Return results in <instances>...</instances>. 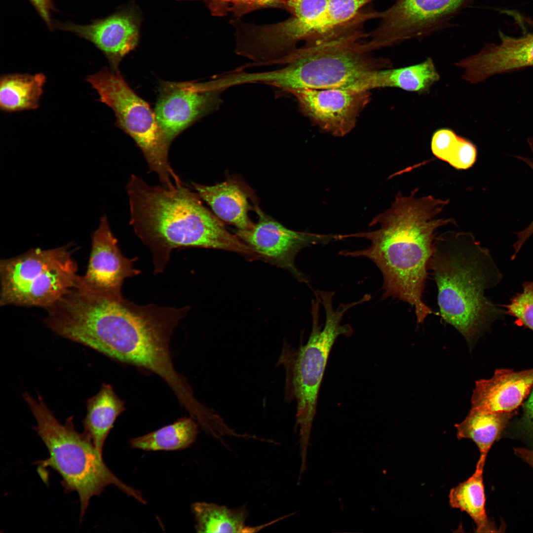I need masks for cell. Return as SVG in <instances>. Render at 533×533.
Wrapping results in <instances>:
<instances>
[{
	"label": "cell",
	"mask_w": 533,
	"mask_h": 533,
	"mask_svg": "<svg viewBox=\"0 0 533 533\" xmlns=\"http://www.w3.org/2000/svg\"><path fill=\"white\" fill-rule=\"evenodd\" d=\"M189 307L138 305L121 293L76 287L60 301L54 319L56 334L115 360L161 377L179 399L192 389L172 361L170 340Z\"/></svg>",
	"instance_id": "cell-1"
},
{
	"label": "cell",
	"mask_w": 533,
	"mask_h": 533,
	"mask_svg": "<svg viewBox=\"0 0 533 533\" xmlns=\"http://www.w3.org/2000/svg\"><path fill=\"white\" fill-rule=\"evenodd\" d=\"M418 189L410 195L398 193L390 207L379 214L370 226L379 228L369 232L341 234L365 238L371 242L368 248L342 251L341 255L366 257L373 262L383 276V298L392 297L406 302L415 309L417 322L422 324L433 313L425 303L423 293L432 255L436 230L453 219H437L449 199L431 195L418 198Z\"/></svg>",
	"instance_id": "cell-2"
},
{
	"label": "cell",
	"mask_w": 533,
	"mask_h": 533,
	"mask_svg": "<svg viewBox=\"0 0 533 533\" xmlns=\"http://www.w3.org/2000/svg\"><path fill=\"white\" fill-rule=\"evenodd\" d=\"M130 223L135 233L150 249L154 273H162L172 251L201 247L224 250L249 261L254 251L204 206L201 199L185 186L168 189L152 186L132 175L126 187Z\"/></svg>",
	"instance_id": "cell-3"
},
{
	"label": "cell",
	"mask_w": 533,
	"mask_h": 533,
	"mask_svg": "<svg viewBox=\"0 0 533 533\" xmlns=\"http://www.w3.org/2000/svg\"><path fill=\"white\" fill-rule=\"evenodd\" d=\"M429 267L437 289L440 315L471 346L506 309L486 296L503 275L490 251L470 232L436 237Z\"/></svg>",
	"instance_id": "cell-4"
},
{
	"label": "cell",
	"mask_w": 533,
	"mask_h": 533,
	"mask_svg": "<svg viewBox=\"0 0 533 533\" xmlns=\"http://www.w3.org/2000/svg\"><path fill=\"white\" fill-rule=\"evenodd\" d=\"M367 19L359 16L312 44L304 45L281 59L280 69L253 73V83H264L289 92L302 89L352 88L371 72L390 68L387 59L375 57L363 31Z\"/></svg>",
	"instance_id": "cell-5"
},
{
	"label": "cell",
	"mask_w": 533,
	"mask_h": 533,
	"mask_svg": "<svg viewBox=\"0 0 533 533\" xmlns=\"http://www.w3.org/2000/svg\"><path fill=\"white\" fill-rule=\"evenodd\" d=\"M312 301V326L307 342L299 347L284 343L276 364L285 371L284 398L296 402V427L299 428L300 445H308L312 422L316 413L318 396L333 346L341 335L350 336L349 324L342 325L344 313L350 308L365 302H356L333 307L332 292L317 293Z\"/></svg>",
	"instance_id": "cell-6"
},
{
	"label": "cell",
	"mask_w": 533,
	"mask_h": 533,
	"mask_svg": "<svg viewBox=\"0 0 533 533\" xmlns=\"http://www.w3.org/2000/svg\"><path fill=\"white\" fill-rule=\"evenodd\" d=\"M37 422L35 429L46 446L48 458L38 462L50 467L62 478L67 493L76 491L79 496L82 519L90 499L101 494L109 485L116 487L138 501H146L138 490L118 479L105 464L101 454L84 433L75 428L73 417L62 424L47 407L41 397L35 399L28 393L23 394Z\"/></svg>",
	"instance_id": "cell-7"
},
{
	"label": "cell",
	"mask_w": 533,
	"mask_h": 533,
	"mask_svg": "<svg viewBox=\"0 0 533 533\" xmlns=\"http://www.w3.org/2000/svg\"><path fill=\"white\" fill-rule=\"evenodd\" d=\"M71 245L32 248L0 262V305L50 307L76 284L78 275Z\"/></svg>",
	"instance_id": "cell-8"
},
{
	"label": "cell",
	"mask_w": 533,
	"mask_h": 533,
	"mask_svg": "<svg viewBox=\"0 0 533 533\" xmlns=\"http://www.w3.org/2000/svg\"><path fill=\"white\" fill-rule=\"evenodd\" d=\"M86 79L98 93L99 101L114 111L116 125L134 140L161 186L172 189L182 185L168 161L170 144L158 125L154 111L130 87L119 70L104 68L87 76Z\"/></svg>",
	"instance_id": "cell-9"
},
{
	"label": "cell",
	"mask_w": 533,
	"mask_h": 533,
	"mask_svg": "<svg viewBox=\"0 0 533 533\" xmlns=\"http://www.w3.org/2000/svg\"><path fill=\"white\" fill-rule=\"evenodd\" d=\"M469 0H395L378 12L379 25L367 34L373 51L428 36L442 28Z\"/></svg>",
	"instance_id": "cell-10"
},
{
	"label": "cell",
	"mask_w": 533,
	"mask_h": 533,
	"mask_svg": "<svg viewBox=\"0 0 533 533\" xmlns=\"http://www.w3.org/2000/svg\"><path fill=\"white\" fill-rule=\"evenodd\" d=\"M254 209L259 220L247 229H238L236 235L261 259L287 269L300 281L304 275L295 266L297 254L311 245L328 243L340 240L339 234H322L292 230L264 213L257 204Z\"/></svg>",
	"instance_id": "cell-11"
},
{
	"label": "cell",
	"mask_w": 533,
	"mask_h": 533,
	"mask_svg": "<svg viewBox=\"0 0 533 533\" xmlns=\"http://www.w3.org/2000/svg\"><path fill=\"white\" fill-rule=\"evenodd\" d=\"M220 92L206 82L162 81L154 111L168 142L170 144L192 123L216 110Z\"/></svg>",
	"instance_id": "cell-12"
},
{
	"label": "cell",
	"mask_w": 533,
	"mask_h": 533,
	"mask_svg": "<svg viewBox=\"0 0 533 533\" xmlns=\"http://www.w3.org/2000/svg\"><path fill=\"white\" fill-rule=\"evenodd\" d=\"M288 93L296 98L301 112L312 122L337 137L352 130L371 99L370 91L351 88L302 89Z\"/></svg>",
	"instance_id": "cell-13"
},
{
	"label": "cell",
	"mask_w": 533,
	"mask_h": 533,
	"mask_svg": "<svg viewBox=\"0 0 533 533\" xmlns=\"http://www.w3.org/2000/svg\"><path fill=\"white\" fill-rule=\"evenodd\" d=\"M110 228L108 218L102 217L91 235V246L85 273L78 276L76 283L99 292L121 293L124 280L138 275L140 271L133 263L136 258H126Z\"/></svg>",
	"instance_id": "cell-14"
},
{
	"label": "cell",
	"mask_w": 533,
	"mask_h": 533,
	"mask_svg": "<svg viewBox=\"0 0 533 533\" xmlns=\"http://www.w3.org/2000/svg\"><path fill=\"white\" fill-rule=\"evenodd\" d=\"M498 44L487 43L476 54L455 63L462 77L471 84L493 76L533 66V31L519 37L500 33Z\"/></svg>",
	"instance_id": "cell-15"
},
{
	"label": "cell",
	"mask_w": 533,
	"mask_h": 533,
	"mask_svg": "<svg viewBox=\"0 0 533 533\" xmlns=\"http://www.w3.org/2000/svg\"><path fill=\"white\" fill-rule=\"evenodd\" d=\"M142 19L140 11L132 3L92 24H69L64 28L93 43L107 57L112 69L118 70L120 61L138 45Z\"/></svg>",
	"instance_id": "cell-16"
},
{
	"label": "cell",
	"mask_w": 533,
	"mask_h": 533,
	"mask_svg": "<svg viewBox=\"0 0 533 533\" xmlns=\"http://www.w3.org/2000/svg\"><path fill=\"white\" fill-rule=\"evenodd\" d=\"M533 385V368L521 371L496 369L489 379L475 382L472 407L491 412H513Z\"/></svg>",
	"instance_id": "cell-17"
},
{
	"label": "cell",
	"mask_w": 533,
	"mask_h": 533,
	"mask_svg": "<svg viewBox=\"0 0 533 533\" xmlns=\"http://www.w3.org/2000/svg\"><path fill=\"white\" fill-rule=\"evenodd\" d=\"M200 198L211 207L222 222L236 227L238 229L251 228L254 224L248 212L251 209L249 199L255 198L251 189L237 179L230 178L213 186L192 183Z\"/></svg>",
	"instance_id": "cell-18"
},
{
	"label": "cell",
	"mask_w": 533,
	"mask_h": 533,
	"mask_svg": "<svg viewBox=\"0 0 533 533\" xmlns=\"http://www.w3.org/2000/svg\"><path fill=\"white\" fill-rule=\"evenodd\" d=\"M440 79L433 60L396 69L384 68L374 71L354 88L370 91L375 88L395 87L419 94L426 93Z\"/></svg>",
	"instance_id": "cell-19"
},
{
	"label": "cell",
	"mask_w": 533,
	"mask_h": 533,
	"mask_svg": "<svg viewBox=\"0 0 533 533\" xmlns=\"http://www.w3.org/2000/svg\"><path fill=\"white\" fill-rule=\"evenodd\" d=\"M125 410L124 402L109 384H103L99 391L87 400L83 433L101 454L115 420Z\"/></svg>",
	"instance_id": "cell-20"
},
{
	"label": "cell",
	"mask_w": 533,
	"mask_h": 533,
	"mask_svg": "<svg viewBox=\"0 0 533 533\" xmlns=\"http://www.w3.org/2000/svg\"><path fill=\"white\" fill-rule=\"evenodd\" d=\"M514 412H491L471 407L465 419L455 425L457 438L473 441L480 454L478 462L485 464L489 452L499 439Z\"/></svg>",
	"instance_id": "cell-21"
},
{
	"label": "cell",
	"mask_w": 533,
	"mask_h": 533,
	"mask_svg": "<svg viewBox=\"0 0 533 533\" xmlns=\"http://www.w3.org/2000/svg\"><path fill=\"white\" fill-rule=\"evenodd\" d=\"M46 77L43 73L11 74L0 78V108L14 113L35 110L40 106Z\"/></svg>",
	"instance_id": "cell-22"
},
{
	"label": "cell",
	"mask_w": 533,
	"mask_h": 533,
	"mask_svg": "<svg viewBox=\"0 0 533 533\" xmlns=\"http://www.w3.org/2000/svg\"><path fill=\"white\" fill-rule=\"evenodd\" d=\"M485 465L477 463L474 473L466 480L450 490V506L465 512L472 519L477 533L497 532L495 525L488 519L483 483Z\"/></svg>",
	"instance_id": "cell-23"
},
{
	"label": "cell",
	"mask_w": 533,
	"mask_h": 533,
	"mask_svg": "<svg viewBox=\"0 0 533 533\" xmlns=\"http://www.w3.org/2000/svg\"><path fill=\"white\" fill-rule=\"evenodd\" d=\"M198 533H255L268 524L251 527L246 526L247 511L244 507L236 509L204 502L191 506Z\"/></svg>",
	"instance_id": "cell-24"
},
{
	"label": "cell",
	"mask_w": 533,
	"mask_h": 533,
	"mask_svg": "<svg viewBox=\"0 0 533 533\" xmlns=\"http://www.w3.org/2000/svg\"><path fill=\"white\" fill-rule=\"evenodd\" d=\"M198 423L192 418H182L155 431L130 440L131 447L149 451H176L187 448L195 440Z\"/></svg>",
	"instance_id": "cell-25"
},
{
	"label": "cell",
	"mask_w": 533,
	"mask_h": 533,
	"mask_svg": "<svg viewBox=\"0 0 533 533\" xmlns=\"http://www.w3.org/2000/svg\"><path fill=\"white\" fill-rule=\"evenodd\" d=\"M361 8L360 0H329L325 10L307 26L305 45L314 43L347 25L357 16Z\"/></svg>",
	"instance_id": "cell-26"
},
{
	"label": "cell",
	"mask_w": 533,
	"mask_h": 533,
	"mask_svg": "<svg viewBox=\"0 0 533 533\" xmlns=\"http://www.w3.org/2000/svg\"><path fill=\"white\" fill-rule=\"evenodd\" d=\"M522 291L516 294L508 304L501 305L507 315L515 317L522 325L533 332V280L522 284Z\"/></svg>",
	"instance_id": "cell-27"
},
{
	"label": "cell",
	"mask_w": 533,
	"mask_h": 533,
	"mask_svg": "<svg viewBox=\"0 0 533 533\" xmlns=\"http://www.w3.org/2000/svg\"><path fill=\"white\" fill-rule=\"evenodd\" d=\"M460 137L450 128L437 130L433 134L431 142L433 154L450 165L458 152Z\"/></svg>",
	"instance_id": "cell-28"
},
{
	"label": "cell",
	"mask_w": 533,
	"mask_h": 533,
	"mask_svg": "<svg viewBox=\"0 0 533 533\" xmlns=\"http://www.w3.org/2000/svg\"><path fill=\"white\" fill-rule=\"evenodd\" d=\"M329 0H287L284 9L292 16L311 20L326 8Z\"/></svg>",
	"instance_id": "cell-29"
},
{
	"label": "cell",
	"mask_w": 533,
	"mask_h": 533,
	"mask_svg": "<svg viewBox=\"0 0 533 533\" xmlns=\"http://www.w3.org/2000/svg\"><path fill=\"white\" fill-rule=\"evenodd\" d=\"M287 0H230L227 13L231 12L236 17L255 10L265 8H285Z\"/></svg>",
	"instance_id": "cell-30"
},
{
	"label": "cell",
	"mask_w": 533,
	"mask_h": 533,
	"mask_svg": "<svg viewBox=\"0 0 533 533\" xmlns=\"http://www.w3.org/2000/svg\"><path fill=\"white\" fill-rule=\"evenodd\" d=\"M529 143L533 155V143L530 140H529ZM517 157L527 163L533 171V159L531 160L527 157L521 156H517ZM516 234L517 235V240L513 244L514 251L511 257L512 260H514L516 258L519 252L520 251L527 239L533 234V220L526 228L516 233Z\"/></svg>",
	"instance_id": "cell-31"
},
{
	"label": "cell",
	"mask_w": 533,
	"mask_h": 533,
	"mask_svg": "<svg viewBox=\"0 0 533 533\" xmlns=\"http://www.w3.org/2000/svg\"><path fill=\"white\" fill-rule=\"evenodd\" d=\"M518 426L526 434L533 438V389L523 406V414Z\"/></svg>",
	"instance_id": "cell-32"
},
{
	"label": "cell",
	"mask_w": 533,
	"mask_h": 533,
	"mask_svg": "<svg viewBox=\"0 0 533 533\" xmlns=\"http://www.w3.org/2000/svg\"><path fill=\"white\" fill-rule=\"evenodd\" d=\"M203 0L214 16H224L227 13V8L230 0Z\"/></svg>",
	"instance_id": "cell-33"
},
{
	"label": "cell",
	"mask_w": 533,
	"mask_h": 533,
	"mask_svg": "<svg viewBox=\"0 0 533 533\" xmlns=\"http://www.w3.org/2000/svg\"><path fill=\"white\" fill-rule=\"evenodd\" d=\"M30 1L43 19L50 26L51 25L49 13L51 8L50 0H30Z\"/></svg>",
	"instance_id": "cell-34"
},
{
	"label": "cell",
	"mask_w": 533,
	"mask_h": 533,
	"mask_svg": "<svg viewBox=\"0 0 533 533\" xmlns=\"http://www.w3.org/2000/svg\"><path fill=\"white\" fill-rule=\"evenodd\" d=\"M514 454L533 468V450L524 448H515Z\"/></svg>",
	"instance_id": "cell-35"
}]
</instances>
